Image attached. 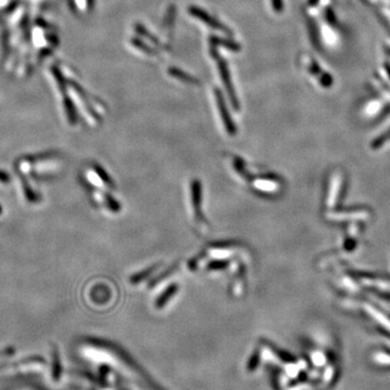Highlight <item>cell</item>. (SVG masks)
<instances>
[{
  "instance_id": "1",
  "label": "cell",
  "mask_w": 390,
  "mask_h": 390,
  "mask_svg": "<svg viewBox=\"0 0 390 390\" xmlns=\"http://www.w3.org/2000/svg\"><path fill=\"white\" fill-rule=\"evenodd\" d=\"M390 33V0H361Z\"/></svg>"
},
{
  "instance_id": "2",
  "label": "cell",
  "mask_w": 390,
  "mask_h": 390,
  "mask_svg": "<svg viewBox=\"0 0 390 390\" xmlns=\"http://www.w3.org/2000/svg\"><path fill=\"white\" fill-rule=\"evenodd\" d=\"M307 70L311 76L316 78L317 82L322 88L329 89L333 86V84H334V77L332 76L331 73L323 70V68L319 65V63L315 59L308 58Z\"/></svg>"
},
{
  "instance_id": "3",
  "label": "cell",
  "mask_w": 390,
  "mask_h": 390,
  "mask_svg": "<svg viewBox=\"0 0 390 390\" xmlns=\"http://www.w3.org/2000/svg\"><path fill=\"white\" fill-rule=\"evenodd\" d=\"M212 53H214V52H212ZM214 55H215L216 59H218V65H219V69H220V75H221L223 84L225 85L226 90H228L230 100L233 103V106H236V108H238V100H237V98H236V92L233 91V87H232L231 80H230V74H229V70H228V66H226V63L223 60L219 59L218 55H216L215 53H214Z\"/></svg>"
},
{
  "instance_id": "4",
  "label": "cell",
  "mask_w": 390,
  "mask_h": 390,
  "mask_svg": "<svg viewBox=\"0 0 390 390\" xmlns=\"http://www.w3.org/2000/svg\"><path fill=\"white\" fill-rule=\"evenodd\" d=\"M215 94H216V99H217V102H218L219 110H220L221 118L223 120V124L225 126L226 131H228L230 134H234L236 133V126H234L232 123L231 117L228 113V110H226V108H225V104L223 102V98L220 94V91L215 90Z\"/></svg>"
},
{
  "instance_id": "5",
  "label": "cell",
  "mask_w": 390,
  "mask_h": 390,
  "mask_svg": "<svg viewBox=\"0 0 390 390\" xmlns=\"http://www.w3.org/2000/svg\"><path fill=\"white\" fill-rule=\"evenodd\" d=\"M189 11H190L191 14H192V16H194V17L197 18L198 20L203 21L204 23L208 24V26H210V27H212V28H215V30L223 31V32L225 31V28H224L221 24H219L218 21H216V20L212 19L210 16H208V14H207L206 12H205V11H203L202 9L195 8V7H191V8L189 9Z\"/></svg>"
},
{
  "instance_id": "6",
  "label": "cell",
  "mask_w": 390,
  "mask_h": 390,
  "mask_svg": "<svg viewBox=\"0 0 390 390\" xmlns=\"http://www.w3.org/2000/svg\"><path fill=\"white\" fill-rule=\"evenodd\" d=\"M169 74H170V75H173V76H176L177 78H179V80L184 81V82H188V83H197V81L193 80L192 77H190L189 75L184 74L183 72H180V70H178L177 68H170V69H169Z\"/></svg>"
},
{
  "instance_id": "7",
  "label": "cell",
  "mask_w": 390,
  "mask_h": 390,
  "mask_svg": "<svg viewBox=\"0 0 390 390\" xmlns=\"http://www.w3.org/2000/svg\"><path fill=\"white\" fill-rule=\"evenodd\" d=\"M272 6L275 12H281L283 10L282 0H272Z\"/></svg>"
}]
</instances>
